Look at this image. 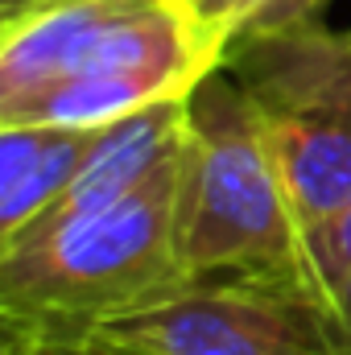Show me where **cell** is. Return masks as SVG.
<instances>
[{
  "mask_svg": "<svg viewBox=\"0 0 351 355\" xmlns=\"http://www.w3.org/2000/svg\"><path fill=\"white\" fill-rule=\"evenodd\" d=\"M223 54L186 0H37L0 17V124L103 128L186 99Z\"/></svg>",
  "mask_w": 351,
  "mask_h": 355,
  "instance_id": "cell-1",
  "label": "cell"
},
{
  "mask_svg": "<svg viewBox=\"0 0 351 355\" xmlns=\"http://www.w3.org/2000/svg\"><path fill=\"white\" fill-rule=\"evenodd\" d=\"M174 252L186 281L310 272L306 232L261 116L223 67L186 95Z\"/></svg>",
  "mask_w": 351,
  "mask_h": 355,
  "instance_id": "cell-2",
  "label": "cell"
},
{
  "mask_svg": "<svg viewBox=\"0 0 351 355\" xmlns=\"http://www.w3.org/2000/svg\"><path fill=\"white\" fill-rule=\"evenodd\" d=\"M174 186L178 166L103 211L0 240V322L79 335L182 285Z\"/></svg>",
  "mask_w": 351,
  "mask_h": 355,
  "instance_id": "cell-3",
  "label": "cell"
},
{
  "mask_svg": "<svg viewBox=\"0 0 351 355\" xmlns=\"http://www.w3.org/2000/svg\"><path fill=\"white\" fill-rule=\"evenodd\" d=\"M223 71L257 107L302 232L351 202V29L323 17L244 33Z\"/></svg>",
  "mask_w": 351,
  "mask_h": 355,
  "instance_id": "cell-4",
  "label": "cell"
},
{
  "mask_svg": "<svg viewBox=\"0 0 351 355\" xmlns=\"http://www.w3.org/2000/svg\"><path fill=\"white\" fill-rule=\"evenodd\" d=\"M62 339L95 355H351L310 272L182 281Z\"/></svg>",
  "mask_w": 351,
  "mask_h": 355,
  "instance_id": "cell-5",
  "label": "cell"
},
{
  "mask_svg": "<svg viewBox=\"0 0 351 355\" xmlns=\"http://www.w3.org/2000/svg\"><path fill=\"white\" fill-rule=\"evenodd\" d=\"M99 128L0 124V240L46 215L83 174Z\"/></svg>",
  "mask_w": 351,
  "mask_h": 355,
  "instance_id": "cell-6",
  "label": "cell"
},
{
  "mask_svg": "<svg viewBox=\"0 0 351 355\" xmlns=\"http://www.w3.org/2000/svg\"><path fill=\"white\" fill-rule=\"evenodd\" d=\"M306 268L327 289V297L339 281L351 277V202L306 232Z\"/></svg>",
  "mask_w": 351,
  "mask_h": 355,
  "instance_id": "cell-7",
  "label": "cell"
},
{
  "mask_svg": "<svg viewBox=\"0 0 351 355\" xmlns=\"http://www.w3.org/2000/svg\"><path fill=\"white\" fill-rule=\"evenodd\" d=\"M186 4L194 8V17L203 21V29H207L215 42L232 46V42L261 17V8L268 0H186Z\"/></svg>",
  "mask_w": 351,
  "mask_h": 355,
  "instance_id": "cell-8",
  "label": "cell"
},
{
  "mask_svg": "<svg viewBox=\"0 0 351 355\" xmlns=\"http://www.w3.org/2000/svg\"><path fill=\"white\" fill-rule=\"evenodd\" d=\"M0 355H95L91 347L62 339V335H42L17 322H0Z\"/></svg>",
  "mask_w": 351,
  "mask_h": 355,
  "instance_id": "cell-9",
  "label": "cell"
},
{
  "mask_svg": "<svg viewBox=\"0 0 351 355\" xmlns=\"http://www.w3.org/2000/svg\"><path fill=\"white\" fill-rule=\"evenodd\" d=\"M331 0H268L261 8V17L244 29V33H268V29H285V25H302V21H318L323 8ZM240 33V37H244Z\"/></svg>",
  "mask_w": 351,
  "mask_h": 355,
  "instance_id": "cell-10",
  "label": "cell"
},
{
  "mask_svg": "<svg viewBox=\"0 0 351 355\" xmlns=\"http://www.w3.org/2000/svg\"><path fill=\"white\" fill-rule=\"evenodd\" d=\"M331 310H335V327H339V335L351 352V277L331 289Z\"/></svg>",
  "mask_w": 351,
  "mask_h": 355,
  "instance_id": "cell-11",
  "label": "cell"
},
{
  "mask_svg": "<svg viewBox=\"0 0 351 355\" xmlns=\"http://www.w3.org/2000/svg\"><path fill=\"white\" fill-rule=\"evenodd\" d=\"M25 4H37V0H0V17H4V12H17V8H25Z\"/></svg>",
  "mask_w": 351,
  "mask_h": 355,
  "instance_id": "cell-12",
  "label": "cell"
}]
</instances>
